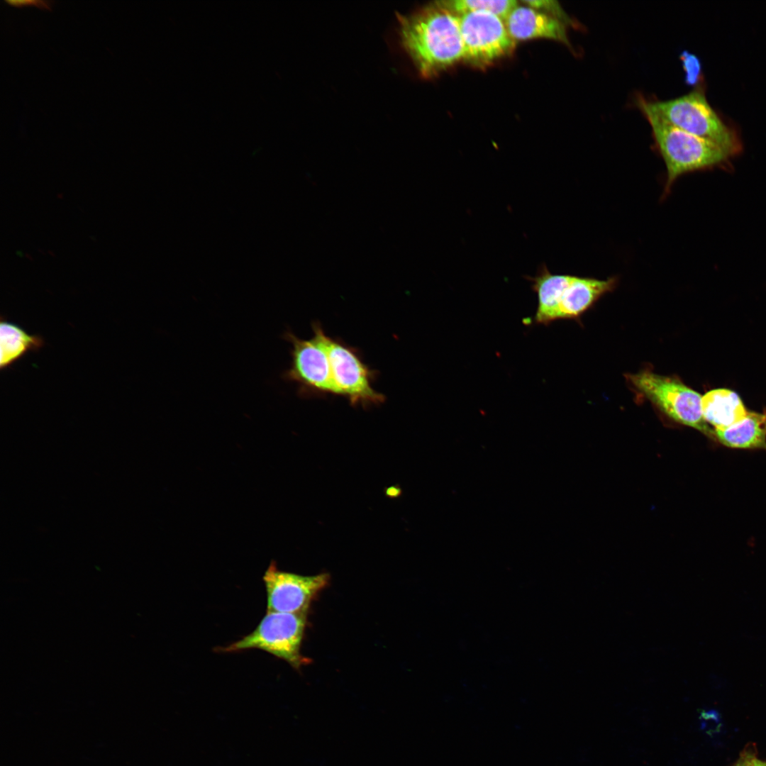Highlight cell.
<instances>
[{"mask_svg": "<svg viewBox=\"0 0 766 766\" xmlns=\"http://www.w3.org/2000/svg\"><path fill=\"white\" fill-rule=\"evenodd\" d=\"M757 755L755 744L749 743L740 753L738 759L732 766H750L752 759Z\"/></svg>", "mask_w": 766, "mask_h": 766, "instance_id": "ac0fdd59", "label": "cell"}, {"mask_svg": "<svg viewBox=\"0 0 766 766\" xmlns=\"http://www.w3.org/2000/svg\"><path fill=\"white\" fill-rule=\"evenodd\" d=\"M680 59L685 71V81L688 84L696 83L700 71V65L698 59L688 52L684 51L680 55Z\"/></svg>", "mask_w": 766, "mask_h": 766, "instance_id": "e0dca14e", "label": "cell"}, {"mask_svg": "<svg viewBox=\"0 0 766 766\" xmlns=\"http://www.w3.org/2000/svg\"><path fill=\"white\" fill-rule=\"evenodd\" d=\"M638 107L650 125L656 148L665 164V195L682 175L719 164L728 156L714 143L672 126L644 107Z\"/></svg>", "mask_w": 766, "mask_h": 766, "instance_id": "7a4b0ae2", "label": "cell"}, {"mask_svg": "<svg viewBox=\"0 0 766 766\" xmlns=\"http://www.w3.org/2000/svg\"><path fill=\"white\" fill-rule=\"evenodd\" d=\"M701 404L704 418L714 430L728 428L748 413L738 394L728 389L709 391L702 396Z\"/></svg>", "mask_w": 766, "mask_h": 766, "instance_id": "4fadbf2b", "label": "cell"}, {"mask_svg": "<svg viewBox=\"0 0 766 766\" xmlns=\"http://www.w3.org/2000/svg\"><path fill=\"white\" fill-rule=\"evenodd\" d=\"M328 573L306 576L279 570L271 562L263 576L267 611L307 614L312 601L326 588Z\"/></svg>", "mask_w": 766, "mask_h": 766, "instance_id": "9c48e42d", "label": "cell"}, {"mask_svg": "<svg viewBox=\"0 0 766 766\" xmlns=\"http://www.w3.org/2000/svg\"><path fill=\"white\" fill-rule=\"evenodd\" d=\"M572 276L553 274L543 265L534 277H528L538 298L533 323L547 325L557 320L560 302Z\"/></svg>", "mask_w": 766, "mask_h": 766, "instance_id": "7c38bea8", "label": "cell"}, {"mask_svg": "<svg viewBox=\"0 0 766 766\" xmlns=\"http://www.w3.org/2000/svg\"><path fill=\"white\" fill-rule=\"evenodd\" d=\"M398 19L401 45L423 77L465 58L459 16L440 1Z\"/></svg>", "mask_w": 766, "mask_h": 766, "instance_id": "6da1fadb", "label": "cell"}, {"mask_svg": "<svg viewBox=\"0 0 766 766\" xmlns=\"http://www.w3.org/2000/svg\"><path fill=\"white\" fill-rule=\"evenodd\" d=\"M638 102V106L677 128L714 143L728 155L739 148L736 136L720 120L701 91L694 90L667 101H648L640 98Z\"/></svg>", "mask_w": 766, "mask_h": 766, "instance_id": "3957f363", "label": "cell"}, {"mask_svg": "<svg viewBox=\"0 0 766 766\" xmlns=\"http://www.w3.org/2000/svg\"><path fill=\"white\" fill-rule=\"evenodd\" d=\"M5 2L14 6H25L33 5L40 9H50L51 2L43 0H5Z\"/></svg>", "mask_w": 766, "mask_h": 766, "instance_id": "d6986e66", "label": "cell"}, {"mask_svg": "<svg viewBox=\"0 0 766 766\" xmlns=\"http://www.w3.org/2000/svg\"><path fill=\"white\" fill-rule=\"evenodd\" d=\"M307 622V614L267 611L250 634L217 652L235 653L260 649L289 663L299 670L311 660L301 654V644Z\"/></svg>", "mask_w": 766, "mask_h": 766, "instance_id": "277c9868", "label": "cell"}, {"mask_svg": "<svg viewBox=\"0 0 766 766\" xmlns=\"http://www.w3.org/2000/svg\"><path fill=\"white\" fill-rule=\"evenodd\" d=\"M312 327L313 335L308 340L298 338L289 330L284 333L283 338L292 345V360L282 378L295 383L301 396L337 395L326 344V334L318 323H314Z\"/></svg>", "mask_w": 766, "mask_h": 766, "instance_id": "8992f818", "label": "cell"}, {"mask_svg": "<svg viewBox=\"0 0 766 766\" xmlns=\"http://www.w3.org/2000/svg\"><path fill=\"white\" fill-rule=\"evenodd\" d=\"M616 277L601 279L572 275L561 298L558 319L575 318L616 286Z\"/></svg>", "mask_w": 766, "mask_h": 766, "instance_id": "8fae6325", "label": "cell"}, {"mask_svg": "<svg viewBox=\"0 0 766 766\" xmlns=\"http://www.w3.org/2000/svg\"><path fill=\"white\" fill-rule=\"evenodd\" d=\"M750 766H766V760L757 758L756 755L751 760Z\"/></svg>", "mask_w": 766, "mask_h": 766, "instance_id": "44dd1931", "label": "cell"}, {"mask_svg": "<svg viewBox=\"0 0 766 766\" xmlns=\"http://www.w3.org/2000/svg\"><path fill=\"white\" fill-rule=\"evenodd\" d=\"M326 344L337 395L345 396L353 406L384 402L385 396L372 385L375 371L363 362L357 349L328 335Z\"/></svg>", "mask_w": 766, "mask_h": 766, "instance_id": "52a82bcc", "label": "cell"}, {"mask_svg": "<svg viewBox=\"0 0 766 766\" xmlns=\"http://www.w3.org/2000/svg\"><path fill=\"white\" fill-rule=\"evenodd\" d=\"M40 335H30L19 326L4 320L0 322V368H8L29 351H38L44 345Z\"/></svg>", "mask_w": 766, "mask_h": 766, "instance_id": "9a60e30c", "label": "cell"}, {"mask_svg": "<svg viewBox=\"0 0 766 766\" xmlns=\"http://www.w3.org/2000/svg\"><path fill=\"white\" fill-rule=\"evenodd\" d=\"M714 435L715 439L728 448L766 450V411H748L745 418L735 424L714 430Z\"/></svg>", "mask_w": 766, "mask_h": 766, "instance_id": "5bb4252c", "label": "cell"}, {"mask_svg": "<svg viewBox=\"0 0 766 766\" xmlns=\"http://www.w3.org/2000/svg\"><path fill=\"white\" fill-rule=\"evenodd\" d=\"M401 493V490L397 486L389 487L386 490V494L391 498L398 497Z\"/></svg>", "mask_w": 766, "mask_h": 766, "instance_id": "ffe728a7", "label": "cell"}, {"mask_svg": "<svg viewBox=\"0 0 766 766\" xmlns=\"http://www.w3.org/2000/svg\"><path fill=\"white\" fill-rule=\"evenodd\" d=\"M628 379L638 392L669 418L715 438L714 430L704 418L702 396L679 379L645 370L628 374Z\"/></svg>", "mask_w": 766, "mask_h": 766, "instance_id": "5b68a950", "label": "cell"}, {"mask_svg": "<svg viewBox=\"0 0 766 766\" xmlns=\"http://www.w3.org/2000/svg\"><path fill=\"white\" fill-rule=\"evenodd\" d=\"M459 16L465 58L476 65H487L509 55L516 45L503 19L487 11Z\"/></svg>", "mask_w": 766, "mask_h": 766, "instance_id": "ba28073f", "label": "cell"}, {"mask_svg": "<svg viewBox=\"0 0 766 766\" xmlns=\"http://www.w3.org/2000/svg\"><path fill=\"white\" fill-rule=\"evenodd\" d=\"M504 22L516 42L546 38L568 44L566 28L560 18L525 4L516 6Z\"/></svg>", "mask_w": 766, "mask_h": 766, "instance_id": "30bf717a", "label": "cell"}, {"mask_svg": "<svg viewBox=\"0 0 766 766\" xmlns=\"http://www.w3.org/2000/svg\"><path fill=\"white\" fill-rule=\"evenodd\" d=\"M440 3L457 15L472 11H487L496 15L504 21L518 5L515 0H452Z\"/></svg>", "mask_w": 766, "mask_h": 766, "instance_id": "2e32d148", "label": "cell"}]
</instances>
